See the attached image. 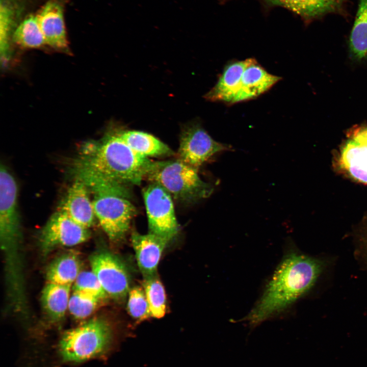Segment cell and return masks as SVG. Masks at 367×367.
I'll return each instance as SVG.
<instances>
[{"instance_id": "obj_25", "label": "cell", "mask_w": 367, "mask_h": 367, "mask_svg": "<svg viewBox=\"0 0 367 367\" xmlns=\"http://www.w3.org/2000/svg\"><path fill=\"white\" fill-rule=\"evenodd\" d=\"M73 291L89 295L102 300L108 297L96 275L92 271H81L73 284Z\"/></svg>"}, {"instance_id": "obj_8", "label": "cell", "mask_w": 367, "mask_h": 367, "mask_svg": "<svg viewBox=\"0 0 367 367\" xmlns=\"http://www.w3.org/2000/svg\"><path fill=\"white\" fill-rule=\"evenodd\" d=\"M16 182L7 167L0 168V233L5 249L17 245L20 237Z\"/></svg>"}, {"instance_id": "obj_10", "label": "cell", "mask_w": 367, "mask_h": 367, "mask_svg": "<svg viewBox=\"0 0 367 367\" xmlns=\"http://www.w3.org/2000/svg\"><path fill=\"white\" fill-rule=\"evenodd\" d=\"M91 271L108 297L120 299L129 293V276L122 262L114 254L101 251L90 258Z\"/></svg>"}, {"instance_id": "obj_7", "label": "cell", "mask_w": 367, "mask_h": 367, "mask_svg": "<svg viewBox=\"0 0 367 367\" xmlns=\"http://www.w3.org/2000/svg\"><path fill=\"white\" fill-rule=\"evenodd\" d=\"M230 147L214 140L199 122L184 125L181 129L178 159L196 169L215 154Z\"/></svg>"}, {"instance_id": "obj_12", "label": "cell", "mask_w": 367, "mask_h": 367, "mask_svg": "<svg viewBox=\"0 0 367 367\" xmlns=\"http://www.w3.org/2000/svg\"><path fill=\"white\" fill-rule=\"evenodd\" d=\"M36 15L46 44L57 50H67L64 5L62 1L47 0Z\"/></svg>"}, {"instance_id": "obj_4", "label": "cell", "mask_w": 367, "mask_h": 367, "mask_svg": "<svg viewBox=\"0 0 367 367\" xmlns=\"http://www.w3.org/2000/svg\"><path fill=\"white\" fill-rule=\"evenodd\" d=\"M112 328L105 320L96 318L66 331L59 343L61 358L80 362L107 354L114 348Z\"/></svg>"}, {"instance_id": "obj_28", "label": "cell", "mask_w": 367, "mask_h": 367, "mask_svg": "<svg viewBox=\"0 0 367 367\" xmlns=\"http://www.w3.org/2000/svg\"><path fill=\"white\" fill-rule=\"evenodd\" d=\"M366 251H367V246H366Z\"/></svg>"}, {"instance_id": "obj_16", "label": "cell", "mask_w": 367, "mask_h": 367, "mask_svg": "<svg viewBox=\"0 0 367 367\" xmlns=\"http://www.w3.org/2000/svg\"><path fill=\"white\" fill-rule=\"evenodd\" d=\"M281 80V77L268 72L255 59L249 58L233 104L257 97Z\"/></svg>"}, {"instance_id": "obj_18", "label": "cell", "mask_w": 367, "mask_h": 367, "mask_svg": "<svg viewBox=\"0 0 367 367\" xmlns=\"http://www.w3.org/2000/svg\"><path fill=\"white\" fill-rule=\"evenodd\" d=\"M71 286L47 282L42 290L41 304L49 318L54 321L62 319L68 310Z\"/></svg>"}, {"instance_id": "obj_3", "label": "cell", "mask_w": 367, "mask_h": 367, "mask_svg": "<svg viewBox=\"0 0 367 367\" xmlns=\"http://www.w3.org/2000/svg\"><path fill=\"white\" fill-rule=\"evenodd\" d=\"M146 178L163 187L175 199L184 203H195L207 198L213 186L203 181L197 169L179 159L153 162Z\"/></svg>"}, {"instance_id": "obj_13", "label": "cell", "mask_w": 367, "mask_h": 367, "mask_svg": "<svg viewBox=\"0 0 367 367\" xmlns=\"http://www.w3.org/2000/svg\"><path fill=\"white\" fill-rule=\"evenodd\" d=\"M89 192L83 182L74 179L59 208L75 223L87 229L93 225L96 218Z\"/></svg>"}, {"instance_id": "obj_17", "label": "cell", "mask_w": 367, "mask_h": 367, "mask_svg": "<svg viewBox=\"0 0 367 367\" xmlns=\"http://www.w3.org/2000/svg\"><path fill=\"white\" fill-rule=\"evenodd\" d=\"M249 61V58L232 61L226 65L217 84L205 95L204 98L211 101L233 104L240 88L243 72Z\"/></svg>"}, {"instance_id": "obj_2", "label": "cell", "mask_w": 367, "mask_h": 367, "mask_svg": "<svg viewBox=\"0 0 367 367\" xmlns=\"http://www.w3.org/2000/svg\"><path fill=\"white\" fill-rule=\"evenodd\" d=\"M120 130L110 132L100 140L84 144L71 168L96 173L127 186L140 185L153 161L132 150L121 138Z\"/></svg>"}, {"instance_id": "obj_11", "label": "cell", "mask_w": 367, "mask_h": 367, "mask_svg": "<svg viewBox=\"0 0 367 367\" xmlns=\"http://www.w3.org/2000/svg\"><path fill=\"white\" fill-rule=\"evenodd\" d=\"M231 0H219L225 4ZM264 12L281 7L299 16L306 23L342 10L344 0H257Z\"/></svg>"}, {"instance_id": "obj_20", "label": "cell", "mask_w": 367, "mask_h": 367, "mask_svg": "<svg viewBox=\"0 0 367 367\" xmlns=\"http://www.w3.org/2000/svg\"><path fill=\"white\" fill-rule=\"evenodd\" d=\"M81 261L73 252L64 253L55 258L46 271L47 282L71 285L81 272Z\"/></svg>"}, {"instance_id": "obj_1", "label": "cell", "mask_w": 367, "mask_h": 367, "mask_svg": "<svg viewBox=\"0 0 367 367\" xmlns=\"http://www.w3.org/2000/svg\"><path fill=\"white\" fill-rule=\"evenodd\" d=\"M323 267L317 258L295 252L287 255L245 320L253 328L286 308L313 286Z\"/></svg>"}, {"instance_id": "obj_9", "label": "cell", "mask_w": 367, "mask_h": 367, "mask_svg": "<svg viewBox=\"0 0 367 367\" xmlns=\"http://www.w3.org/2000/svg\"><path fill=\"white\" fill-rule=\"evenodd\" d=\"M90 235L89 229L78 225L58 210L41 230L39 242L42 253L48 254L59 247H71L83 243Z\"/></svg>"}, {"instance_id": "obj_21", "label": "cell", "mask_w": 367, "mask_h": 367, "mask_svg": "<svg viewBox=\"0 0 367 367\" xmlns=\"http://www.w3.org/2000/svg\"><path fill=\"white\" fill-rule=\"evenodd\" d=\"M13 41L24 48H38L46 44L36 14L26 16L14 29Z\"/></svg>"}, {"instance_id": "obj_23", "label": "cell", "mask_w": 367, "mask_h": 367, "mask_svg": "<svg viewBox=\"0 0 367 367\" xmlns=\"http://www.w3.org/2000/svg\"><path fill=\"white\" fill-rule=\"evenodd\" d=\"M143 286L151 316L162 318L166 313V297L164 287L156 274L145 278Z\"/></svg>"}, {"instance_id": "obj_26", "label": "cell", "mask_w": 367, "mask_h": 367, "mask_svg": "<svg viewBox=\"0 0 367 367\" xmlns=\"http://www.w3.org/2000/svg\"><path fill=\"white\" fill-rule=\"evenodd\" d=\"M127 310L130 315L138 321L151 317L144 290L141 287H134L129 291Z\"/></svg>"}, {"instance_id": "obj_24", "label": "cell", "mask_w": 367, "mask_h": 367, "mask_svg": "<svg viewBox=\"0 0 367 367\" xmlns=\"http://www.w3.org/2000/svg\"><path fill=\"white\" fill-rule=\"evenodd\" d=\"M102 301L97 297L73 291L70 296L68 310L74 318L84 319L89 317Z\"/></svg>"}, {"instance_id": "obj_19", "label": "cell", "mask_w": 367, "mask_h": 367, "mask_svg": "<svg viewBox=\"0 0 367 367\" xmlns=\"http://www.w3.org/2000/svg\"><path fill=\"white\" fill-rule=\"evenodd\" d=\"M120 136L132 150L145 157L171 155L174 153L167 145L147 133L121 130Z\"/></svg>"}, {"instance_id": "obj_14", "label": "cell", "mask_w": 367, "mask_h": 367, "mask_svg": "<svg viewBox=\"0 0 367 367\" xmlns=\"http://www.w3.org/2000/svg\"><path fill=\"white\" fill-rule=\"evenodd\" d=\"M131 241L138 267L144 278L156 274L162 252L170 242L165 238L149 233H133Z\"/></svg>"}, {"instance_id": "obj_5", "label": "cell", "mask_w": 367, "mask_h": 367, "mask_svg": "<svg viewBox=\"0 0 367 367\" xmlns=\"http://www.w3.org/2000/svg\"><path fill=\"white\" fill-rule=\"evenodd\" d=\"M92 204L96 218L112 241L122 239L136 214L127 198L114 194H94Z\"/></svg>"}, {"instance_id": "obj_6", "label": "cell", "mask_w": 367, "mask_h": 367, "mask_svg": "<svg viewBox=\"0 0 367 367\" xmlns=\"http://www.w3.org/2000/svg\"><path fill=\"white\" fill-rule=\"evenodd\" d=\"M149 233L172 240L178 225L171 195L161 186L151 182L143 191Z\"/></svg>"}, {"instance_id": "obj_15", "label": "cell", "mask_w": 367, "mask_h": 367, "mask_svg": "<svg viewBox=\"0 0 367 367\" xmlns=\"http://www.w3.org/2000/svg\"><path fill=\"white\" fill-rule=\"evenodd\" d=\"M340 164L352 178L367 185V142L362 128L351 133L342 150Z\"/></svg>"}, {"instance_id": "obj_22", "label": "cell", "mask_w": 367, "mask_h": 367, "mask_svg": "<svg viewBox=\"0 0 367 367\" xmlns=\"http://www.w3.org/2000/svg\"><path fill=\"white\" fill-rule=\"evenodd\" d=\"M350 48L358 59L367 56V0H360L350 38Z\"/></svg>"}, {"instance_id": "obj_27", "label": "cell", "mask_w": 367, "mask_h": 367, "mask_svg": "<svg viewBox=\"0 0 367 367\" xmlns=\"http://www.w3.org/2000/svg\"><path fill=\"white\" fill-rule=\"evenodd\" d=\"M362 130L365 139L367 142V127L366 128H362Z\"/></svg>"}]
</instances>
